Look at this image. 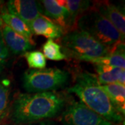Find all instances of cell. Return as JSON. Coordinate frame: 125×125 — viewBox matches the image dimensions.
I'll return each mask as SVG.
<instances>
[{
	"mask_svg": "<svg viewBox=\"0 0 125 125\" xmlns=\"http://www.w3.org/2000/svg\"><path fill=\"white\" fill-rule=\"evenodd\" d=\"M97 75H95L100 85H107L113 83L125 84V70L120 67L107 65H95Z\"/></svg>",
	"mask_w": 125,
	"mask_h": 125,
	"instance_id": "12",
	"label": "cell"
},
{
	"mask_svg": "<svg viewBox=\"0 0 125 125\" xmlns=\"http://www.w3.org/2000/svg\"><path fill=\"white\" fill-rule=\"evenodd\" d=\"M101 87L114 108L123 117L125 114V86L120 83H113L107 85H101Z\"/></svg>",
	"mask_w": 125,
	"mask_h": 125,
	"instance_id": "14",
	"label": "cell"
},
{
	"mask_svg": "<svg viewBox=\"0 0 125 125\" xmlns=\"http://www.w3.org/2000/svg\"><path fill=\"white\" fill-rule=\"evenodd\" d=\"M93 9L107 19L123 36H125V16L124 9L108 1L94 4Z\"/></svg>",
	"mask_w": 125,
	"mask_h": 125,
	"instance_id": "10",
	"label": "cell"
},
{
	"mask_svg": "<svg viewBox=\"0 0 125 125\" xmlns=\"http://www.w3.org/2000/svg\"><path fill=\"white\" fill-rule=\"evenodd\" d=\"M69 77L67 71L56 67L29 69L23 74V88L29 93L54 92L65 86Z\"/></svg>",
	"mask_w": 125,
	"mask_h": 125,
	"instance_id": "5",
	"label": "cell"
},
{
	"mask_svg": "<svg viewBox=\"0 0 125 125\" xmlns=\"http://www.w3.org/2000/svg\"><path fill=\"white\" fill-rule=\"evenodd\" d=\"M32 34L42 36L49 39H56L63 35L62 29L44 15H40L29 25Z\"/></svg>",
	"mask_w": 125,
	"mask_h": 125,
	"instance_id": "11",
	"label": "cell"
},
{
	"mask_svg": "<svg viewBox=\"0 0 125 125\" xmlns=\"http://www.w3.org/2000/svg\"><path fill=\"white\" fill-rule=\"evenodd\" d=\"M76 27L100 43L108 47L125 42L123 36L104 16L93 8L83 14L78 19Z\"/></svg>",
	"mask_w": 125,
	"mask_h": 125,
	"instance_id": "4",
	"label": "cell"
},
{
	"mask_svg": "<svg viewBox=\"0 0 125 125\" xmlns=\"http://www.w3.org/2000/svg\"><path fill=\"white\" fill-rule=\"evenodd\" d=\"M9 86L0 83V116L4 117L9 104Z\"/></svg>",
	"mask_w": 125,
	"mask_h": 125,
	"instance_id": "19",
	"label": "cell"
},
{
	"mask_svg": "<svg viewBox=\"0 0 125 125\" xmlns=\"http://www.w3.org/2000/svg\"><path fill=\"white\" fill-rule=\"evenodd\" d=\"M1 33L7 49L15 55L24 54L33 49L35 45L4 24L1 29Z\"/></svg>",
	"mask_w": 125,
	"mask_h": 125,
	"instance_id": "9",
	"label": "cell"
},
{
	"mask_svg": "<svg viewBox=\"0 0 125 125\" xmlns=\"http://www.w3.org/2000/svg\"><path fill=\"white\" fill-rule=\"evenodd\" d=\"M61 5L65 6L68 10L70 15V24L72 31L77 29L76 22L78 19L83 14L88 11L90 8L92 3L86 0H57Z\"/></svg>",
	"mask_w": 125,
	"mask_h": 125,
	"instance_id": "15",
	"label": "cell"
},
{
	"mask_svg": "<svg viewBox=\"0 0 125 125\" xmlns=\"http://www.w3.org/2000/svg\"><path fill=\"white\" fill-rule=\"evenodd\" d=\"M67 92L75 94L81 102L108 122L115 125L125 123L124 117L113 106L95 74L88 72L77 74L75 83Z\"/></svg>",
	"mask_w": 125,
	"mask_h": 125,
	"instance_id": "2",
	"label": "cell"
},
{
	"mask_svg": "<svg viewBox=\"0 0 125 125\" xmlns=\"http://www.w3.org/2000/svg\"><path fill=\"white\" fill-rule=\"evenodd\" d=\"M2 120H3V119H2V118H1V117L0 116V122H1V121Z\"/></svg>",
	"mask_w": 125,
	"mask_h": 125,
	"instance_id": "23",
	"label": "cell"
},
{
	"mask_svg": "<svg viewBox=\"0 0 125 125\" xmlns=\"http://www.w3.org/2000/svg\"><path fill=\"white\" fill-rule=\"evenodd\" d=\"M65 106V97L58 93H22L14 102L12 117L17 124L39 122L57 116Z\"/></svg>",
	"mask_w": 125,
	"mask_h": 125,
	"instance_id": "1",
	"label": "cell"
},
{
	"mask_svg": "<svg viewBox=\"0 0 125 125\" xmlns=\"http://www.w3.org/2000/svg\"><path fill=\"white\" fill-rule=\"evenodd\" d=\"M6 7L9 13L21 19L27 25L43 15L41 3L34 0H10Z\"/></svg>",
	"mask_w": 125,
	"mask_h": 125,
	"instance_id": "7",
	"label": "cell"
},
{
	"mask_svg": "<svg viewBox=\"0 0 125 125\" xmlns=\"http://www.w3.org/2000/svg\"><path fill=\"white\" fill-rule=\"evenodd\" d=\"M61 120L63 125H115L82 102L74 100L66 106Z\"/></svg>",
	"mask_w": 125,
	"mask_h": 125,
	"instance_id": "6",
	"label": "cell"
},
{
	"mask_svg": "<svg viewBox=\"0 0 125 125\" xmlns=\"http://www.w3.org/2000/svg\"><path fill=\"white\" fill-rule=\"evenodd\" d=\"M61 44L66 56L88 62L111 53L116 46L106 47L85 31L77 29L62 36Z\"/></svg>",
	"mask_w": 125,
	"mask_h": 125,
	"instance_id": "3",
	"label": "cell"
},
{
	"mask_svg": "<svg viewBox=\"0 0 125 125\" xmlns=\"http://www.w3.org/2000/svg\"><path fill=\"white\" fill-rule=\"evenodd\" d=\"M2 4H3V1H0V9H1V5H2ZM3 25H4V22H3V21H2V20H1V15H0V30H1V29L2 28Z\"/></svg>",
	"mask_w": 125,
	"mask_h": 125,
	"instance_id": "22",
	"label": "cell"
},
{
	"mask_svg": "<svg viewBox=\"0 0 125 125\" xmlns=\"http://www.w3.org/2000/svg\"><path fill=\"white\" fill-rule=\"evenodd\" d=\"M0 15L3 22L6 26L10 27L12 30L15 31L21 36L26 38L32 44L35 45L34 40L32 37L33 34L29 26L21 19L18 18L17 16L9 13L6 9V7L1 6L0 9Z\"/></svg>",
	"mask_w": 125,
	"mask_h": 125,
	"instance_id": "13",
	"label": "cell"
},
{
	"mask_svg": "<svg viewBox=\"0 0 125 125\" xmlns=\"http://www.w3.org/2000/svg\"><path fill=\"white\" fill-rule=\"evenodd\" d=\"M91 62L99 65H107L111 66L125 68V42L116 45L111 53L105 56L93 60Z\"/></svg>",
	"mask_w": 125,
	"mask_h": 125,
	"instance_id": "16",
	"label": "cell"
},
{
	"mask_svg": "<svg viewBox=\"0 0 125 125\" xmlns=\"http://www.w3.org/2000/svg\"><path fill=\"white\" fill-rule=\"evenodd\" d=\"M9 51L5 45L0 30V72L4 68L7 59L9 58Z\"/></svg>",
	"mask_w": 125,
	"mask_h": 125,
	"instance_id": "20",
	"label": "cell"
},
{
	"mask_svg": "<svg viewBox=\"0 0 125 125\" xmlns=\"http://www.w3.org/2000/svg\"><path fill=\"white\" fill-rule=\"evenodd\" d=\"M18 125H56L54 122L52 121H39L35 122H29V123H22L18 124Z\"/></svg>",
	"mask_w": 125,
	"mask_h": 125,
	"instance_id": "21",
	"label": "cell"
},
{
	"mask_svg": "<svg viewBox=\"0 0 125 125\" xmlns=\"http://www.w3.org/2000/svg\"><path fill=\"white\" fill-rule=\"evenodd\" d=\"M42 52L45 57L51 61H60L67 59V56L61 52V46L52 39H48L42 45Z\"/></svg>",
	"mask_w": 125,
	"mask_h": 125,
	"instance_id": "17",
	"label": "cell"
},
{
	"mask_svg": "<svg viewBox=\"0 0 125 125\" xmlns=\"http://www.w3.org/2000/svg\"><path fill=\"white\" fill-rule=\"evenodd\" d=\"M24 56L27 61L29 67L31 69L42 70L46 67V58L40 51L27 52L24 54Z\"/></svg>",
	"mask_w": 125,
	"mask_h": 125,
	"instance_id": "18",
	"label": "cell"
},
{
	"mask_svg": "<svg viewBox=\"0 0 125 125\" xmlns=\"http://www.w3.org/2000/svg\"><path fill=\"white\" fill-rule=\"evenodd\" d=\"M41 2L45 16L61 27L63 33L71 32L70 15L65 6L60 4L57 0H43Z\"/></svg>",
	"mask_w": 125,
	"mask_h": 125,
	"instance_id": "8",
	"label": "cell"
}]
</instances>
